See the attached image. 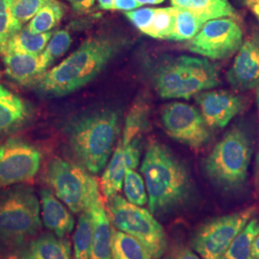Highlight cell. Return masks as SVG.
Here are the masks:
<instances>
[{"instance_id":"obj_21","label":"cell","mask_w":259,"mask_h":259,"mask_svg":"<svg viewBox=\"0 0 259 259\" xmlns=\"http://www.w3.org/2000/svg\"><path fill=\"white\" fill-rule=\"evenodd\" d=\"M29 254L34 259H72L70 242L55 234H44L30 245Z\"/></svg>"},{"instance_id":"obj_17","label":"cell","mask_w":259,"mask_h":259,"mask_svg":"<svg viewBox=\"0 0 259 259\" xmlns=\"http://www.w3.org/2000/svg\"><path fill=\"white\" fill-rule=\"evenodd\" d=\"M3 63L6 74L23 84L34 83L47 70L40 54L7 53L3 55Z\"/></svg>"},{"instance_id":"obj_3","label":"cell","mask_w":259,"mask_h":259,"mask_svg":"<svg viewBox=\"0 0 259 259\" xmlns=\"http://www.w3.org/2000/svg\"><path fill=\"white\" fill-rule=\"evenodd\" d=\"M119 132L118 111L108 109L90 112L69 124V147L80 165L98 174L107 165Z\"/></svg>"},{"instance_id":"obj_16","label":"cell","mask_w":259,"mask_h":259,"mask_svg":"<svg viewBox=\"0 0 259 259\" xmlns=\"http://www.w3.org/2000/svg\"><path fill=\"white\" fill-rule=\"evenodd\" d=\"M42 222L49 231L59 237H65L73 231L75 220L70 209L49 189L39 193Z\"/></svg>"},{"instance_id":"obj_28","label":"cell","mask_w":259,"mask_h":259,"mask_svg":"<svg viewBox=\"0 0 259 259\" xmlns=\"http://www.w3.org/2000/svg\"><path fill=\"white\" fill-rule=\"evenodd\" d=\"M148 106L146 103L139 101L133 106L126 117L122 139H120L122 142L129 143L137 137L142 136L148 125Z\"/></svg>"},{"instance_id":"obj_23","label":"cell","mask_w":259,"mask_h":259,"mask_svg":"<svg viewBox=\"0 0 259 259\" xmlns=\"http://www.w3.org/2000/svg\"><path fill=\"white\" fill-rule=\"evenodd\" d=\"M111 253L114 259H153L146 247L128 233L112 230Z\"/></svg>"},{"instance_id":"obj_43","label":"cell","mask_w":259,"mask_h":259,"mask_svg":"<svg viewBox=\"0 0 259 259\" xmlns=\"http://www.w3.org/2000/svg\"><path fill=\"white\" fill-rule=\"evenodd\" d=\"M17 259H34L30 254H26V255H24V256H22V257H19V258Z\"/></svg>"},{"instance_id":"obj_5","label":"cell","mask_w":259,"mask_h":259,"mask_svg":"<svg viewBox=\"0 0 259 259\" xmlns=\"http://www.w3.org/2000/svg\"><path fill=\"white\" fill-rule=\"evenodd\" d=\"M251 143L240 127L230 130L204 161L205 175L226 191L238 190L244 185L251 159Z\"/></svg>"},{"instance_id":"obj_11","label":"cell","mask_w":259,"mask_h":259,"mask_svg":"<svg viewBox=\"0 0 259 259\" xmlns=\"http://www.w3.org/2000/svg\"><path fill=\"white\" fill-rule=\"evenodd\" d=\"M161 122L172 139L191 148L203 147L212 136L202 113L185 103L166 105L161 111Z\"/></svg>"},{"instance_id":"obj_18","label":"cell","mask_w":259,"mask_h":259,"mask_svg":"<svg viewBox=\"0 0 259 259\" xmlns=\"http://www.w3.org/2000/svg\"><path fill=\"white\" fill-rule=\"evenodd\" d=\"M93 220V245L91 259H111L112 229L111 219L102 199L89 209Z\"/></svg>"},{"instance_id":"obj_36","label":"cell","mask_w":259,"mask_h":259,"mask_svg":"<svg viewBox=\"0 0 259 259\" xmlns=\"http://www.w3.org/2000/svg\"><path fill=\"white\" fill-rule=\"evenodd\" d=\"M75 13L83 15L91 12L94 6L95 0H68Z\"/></svg>"},{"instance_id":"obj_22","label":"cell","mask_w":259,"mask_h":259,"mask_svg":"<svg viewBox=\"0 0 259 259\" xmlns=\"http://www.w3.org/2000/svg\"><path fill=\"white\" fill-rule=\"evenodd\" d=\"M52 35L53 33L51 31L42 34H32L28 31L27 28L21 29L16 35L10 38L5 48L4 54H40L46 49Z\"/></svg>"},{"instance_id":"obj_32","label":"cell","mask_w":259,"mask_h":259,"mask_svg":"<svg viewBox=\"0 0 259 259\" xmlns=\"http://www.w3.org/2000/svg\"><path fill=\"white\" fill-rule=\"evenodd\" d=\"M71 35L66 30L57 31L48 41L46 49L40 53L44 65L48 69L56 60L65 54L71 46Z\"/></svg>"},{"instance_id":"obj_26","label":"cell","mask_w":259,"mask_h":259,"mask_svg":"<svg viewBox=\"0 0 259 259\" xmlns=\"http://www.w3.org/2000/svg\"><path fill=\"white\" fill-rule=\"evenodd\" d=\"M205 22V19L193 13L175 7V23L169 40L187 41L200 32Z\"/></svg>"},{"instance_id":"obj_39","label":"cell","mask_w":259,"mask_h":259,"mask_svg":"<svg viewBox=\"0 0 259 259\" xmlns=\"http://www.w3.org/2000/svg\"><path fill=\"white\" fill-rule=\"evenodd\" d=\"M247 4L259 21V0H248Z\"/></svg>"},{"instance_id":"obj_27","label":"cell","mask_w":259,"mask_h":259,"mask_svg":"<svg viewBox=\"0 0 259 259\" xmlns=\"http://www.w3.org/2000/svg\"><path fill=\"white\" fill-rule=\"evenodd\" d=\"M93 220L90 211L81 213L73 235V259H91L93 245Z\"/></svg>"},{"instance_id":"obj_10","label":"cell","mask_w":259,"mask_h":259,"mask_svg":"<svg viewBox=\"0 0 259 259\" xmlns=\"http://www.w3.org/2000/svg\"><path fill=\"white\" fill-rule=\"evenodd\" d=\"M243 31L237 19L220 18L206 21L186 48L210 60H225L235 54L243 44Z\"/></svg>"},{"instance_id":"obj_35","label":"cell","mask_w":259,"mask_h":259,"mask_svg":"<svg viewBox=\"0 0 259 259\" xmlns=\"http://www.w3.org/2000/svg\"><path fill=\"white\" fill-rule=\"evenodd\" d=\"M166 259H203L201 258L197 253L194 251L184 247V246H179L174 248L172 251L169 253Z\"/></svg>"},{"instance_id":"obj_9","label":"cell","mask_w":259,"mask_h":259,"mask_svg":"<svg viewBox=\"0 0 259 259\" xmlns=\"http://www.w3.org/2000/svg\"><path fill=\"white\" fill-rule=\"evenodd\" d=\"M254 206L211 219L195 232L192 248L203 259H221L233 239L253 218Z\"/></svg>"},{"instance_id":"obj_38","label":"cell","mask_w":259,"mask_h":259,"mask_svg":"<svg viewBox=\"0 0 259 259\" xmlns=\"http://www.w3.org/2000/svg\"><path fill=\"white\" fill-rule=\"evenodd\" d=\"M256 102H257V107H258L259 114V84L256 88ZM254 183L255 185L258 186L259 185V143L258 148H257V153L255 157V166H254Z\"/></svg>"},{"instance_id":"obj_19","label":"cell","mask_w":259,"mask_h":259,"mask_svg":"<svg viewBox=\"0 0 259 259\" xmlns=\"http://www.w3.org/2000/svg\"><path fill=\"white\" fill-rule=\"evenodd\" d=\"M27 117L24 101L0 84V135L17 129Z\"/></svg>"},{"instance_id":"obj_41","label":"cell","mask_w":259,"mask_h":259,"mask_svg":"<svg viewBox=\"0 0 259 259\" xmlns=\"http://www.w3.org/2000/svg\"><path fill=\"white\" fill-rule=\"evenodd\" d=\"M251 253L252 256L255 259H259V233L253 240L252 246H251Z\"/></svg>"},{"instance_id":"obj_37","label":"cell","mask_w":259,"mask_h":259,"mask_svg":"<svg viewBox=\"0 0 259 259\" xmlns=\"http://www.w3.org/2000/svg\"><path fill=\"white\" fill-rule=\"evenodd\" d=\"M141 6L137 0H114L113 10L118 11H133Z\"/></svg>"},{"instance_id":"obj_1","label":"cell","mask_w":259,"mask_h":259,"mask_svg":"<svg viewBox=\"0 0 259 259\" xmlns=\"http://www.w3.org/2000/svg\"><path fill=\"white\" fill-rule=\"evenodd\" d=\"M127 42L125 37L111 34L90 37L61 64L37 78L35 89L47 97L74 93L100 74Z\"/></svg>"},{"instance_id":"obj_13","label":"cell","mask_w":259,"mask_h":259,"mask_svg":"<svg viewBox=\"0 0 259 259\" xmlns=\"http://www.w3.org/2000/svg\"><path fill=\"white\" fill-rule=\"evenodd\" d=\"M141 141L142 136L137 137L129 143H124L120 140L114 150L100 182V188L107 200L120 191L127 169H136L139 166Z\"/></svg>"},{"instance_id":"obj_31","label":"cell","mask_w":259,"mask_h":259,"mask_svg":"<svg viewBox=\"0 0 259 259\" xmlns=\"http://www.w3.org/2000/svg\"><path fill=\"white\" fill-rule=\"evenodd\" d=\"M123 185L126 200L131 204L139 206L148 204V194L144 179L135 169H127Z\"/></svg>"},{"instance_id":"obj_2","label":"cell","mask_w":259,"mask_h":259,"mask_svg":"<svg viewBox=\"0 0 259 259\" xmlns=\"http://www.w3.org/2000/svg\"><path fill=\"white\" fill-rule=\"evenodd\" d=\"M140 171L148 194V207L153 215L174 212L187 204L193 193L190 173L185 163L165 145L149 144Z\"/></svg>"},{"instance_id":"obj_40","label":"cell","mask_w":259,"mask_h":259,"mask_svg":"<svg viewBox=\"0 0 259 259\" xmlns=\"http://www.w3.org/2000/svg\"><path fill=\"white\" fill-rule=\"evenodd\" d=\"M99 7L103 10H113V5H114V0H97Z\"/></svg>"},{"instance_id":"obj_12","label":"cell","mask_w":259,"mask_h":259,"mask_svg":"<svg viewBox=\"0 0 259 259\" xmlns=\"http://www.w3.org/2000/svg\"><path fill=\"white\" fill-rule=\"evenodd\" d=\"M40 162V152L21 139H8L0 144V188L33 180Z\"/></svg>"},{"instance_id":"obj_33","label":"cell","mask_w":259,"mask_h":259,"mask_svg":"<svg viewBox=\"0 0 259 259\" xmlns=\"http://www.w3.org/2000/svg\"><path fill=\"white\" fill-rule=\"evenodd\" d=\"M51 0H12V12L21 24L33 19Z\"/></svg>"},{"instance_id":"obj_7","label":"cell","mask_w":259,"mask_h":259,"mask_svg":"<svg viewBox=\"0 0 259 259\" xmlns=\"http://www.w3.org/2000/svg\"><path fill=\"white\" fill-rule=\"evenodd\" d=\"M47 185L73 213L88 211L100 201V185L82 165L56 157L48 164Z\"/></svg>"},{"instance_id":"obj_25","label":"cell","mask_w":259,"mask_h":259,"mask_svg":"<svg viewBox=\"0 0 259 259\" xmlns=\"http://www.w3.org/2000/svg\"><path fill=\"white\" fill-rule=\"evenodd\" d=\"M65 6L58 0H51L30 20L27 30L32 34L50 32L64 18Z\"/></svg>"},{"instance_id":"obj_34","label":"cell","mask_w":259,"mask_h":259,"mask_svg":"<svg viewBox=\"0 0 259 259\" xmlns=\"http://www.w3.org/2000/svg\"><path fill=\"white\" fill-rule=\"evenodd\" d=\"M155 12L156 9L153 8H142L126 12L125 16L135 27L138 28L143 33L151 25Z\"/></svg>"},{"instance_id":"obj_15","label":"cell","mask_w":259,"mask_h":259,"mask_svg":"<svg viewBox=\"0 0 259 259\" xmlns=\"http://www.w3.org/2000/svg\"><path fill=\"white\" fill-rule=\"evenodd\" d=\"M201 113L210 129L226 127L243 109L242 98L228 91H208L195 96Z\"/></svg>"},{"instance_id":"obj_4","label":"cell","mask_w":259,"mask_h":259,"mask_svg":"<svg viewBox=\"0 0 259 259\" xmlns=\"http://www.w3.org/2000/svg\"><path fill=\"white\" fill-rule=\"evenodd\" d=\"M155 89L162 99H189L220 83L218 69L206 59L181 56L157 66Z\"/></svg>"},{"instance_id":"obj_24","label":"cell","mask_w":259,"mask_h":259,"mask_svg":"<svg viewBox=\"0 0 259 259\" xmlns=\"http://www.w3.org/2000/svg\"><path fill=\"white\" fill-rule=\"evenodd\" d=\"M258 233L259 219L251 218L233 239L221 259H255L251 253V246Z\"/></svg>"},{"instance_id":"obj_44","label":"cell","mask_w":259,"mask_h":259,"mask_svg":"<svg viewBox=\"0 0 259 259\" xmlns=\"http://www.w3.org/2000/svg\"><path fill=\"white\" fill-rule=\"evenodd\" d=\"M111 259H114V258H113V257H112V258H111Z\"/></svg>"},{"instance_id":"obj_42","label":"cell","mask_w":259,"mask_h":259,"mask_svg":"<svg viewBox=\"0 0 259 259\" xmlns=\"http://www.w3.org/2000/svg\"><path fill=\"white\" fill-rule=\"evenodd\" d=\"M137 1L140 5H145V4H159L164 0H137Z\"/></svg>"},{"instance_id":"obj_6","label":"cell","mask_w":259,"mask_h":259,"mask_svg":"<svg viewBox=\"0 0 259 259\" xmlns=\"http://www.w3.org/2000/svg\"><path fill=\"white\" fill-rule=\"evenodd\" d=\"M40 203L30 186L19 185L0 194V242L19 246L40 229Z\"/></svg>"},{"instance_id":"obj_29","label":"cell","mask_w":259,"mask_h":259,"mask_svg":"<svg viewBox=\"0 0 259 259\" xmlns=\"http://www.w3.org/2000/svg\"><path fill=\"white\" fill-rule=\"evenodd\" d=\"M175 23V7L156 9L151 25L143 34L158 39H169Z\"/></svg>"},{"instance_id":"obj_30","label":"cell","mask_w":259,"mask_h":259,"mask_svg":"<svg viewBox=\"0 0 259 259\" xmlns=\"http://www.w3.org/2000/svg\"><path fill=\"white\" fill-rule=\"evenodd\" d=\"M22 29L12 12V0H0V54H4L10 38Z\"/></svg>"},{"instance_id":"obj_20","label":"cell","mask_w":259,"mask_h":259,"mask_svg":"<svg viewBox=\"0 0 259 259\" xmlns=\"http://www.w3.org/2000/svg\"><path fill=\"white\" fill-rule=\"evenodd\" d=\"M174 7L189 11L206 21L220 18L238 19L229 0H171Z\"/></svg>"},{"instance_id":"obj_14","label":"cell","mask_w":259,"mask_h":259,"mask_svg":"<svg viewBox=\"0 0 259 259\" xmlns=\"http://www.w3.org/2000/svg\"><path fill=\"white\" fill-rule=\"evenodd\" d=\"M231 85L238 91H250L259 84V30L247 37L227 73Z\"/></svg>"},{"instance_id":"obj_8","label":"cell","mask_w":259,"mask_h":259,"mask_svg":"<svg viewBox=\"0 0 259 259\" xmlns=\"http://www.w3.org/2000/svg\"><path fill=\"white\" fill-rule=\"evenodd\" d=\"M108 204L109 216L113 226L141 242L153 259H159L167 250L166 233L154 215L125 198L114 195Z\"/></svg>"}]
</instances>
